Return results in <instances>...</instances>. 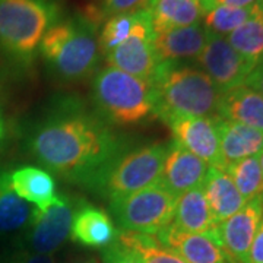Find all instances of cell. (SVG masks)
<instances>
[{
    "label": "cell",
    "instance_id": "d4e9b609",
    "mask_svg": "<svg viewBox=\"0 0 263 263\" xmlns=\"http://www.w3.org/2000/svg\"><path fill=\"white\" fill-rule=\"evenodd\" d=\"M34 208L15 193L9 173H0V234H10L28 226Z\"/></svg>",
    "mask_w": 263,
    "mask_h": 263
},
{
    "label": "cell",
    "instance_id": "cb8c5ba5",
    "mask_svg": "<svg viewBox=\"0 0 263 263\" xmlns=\"http://www.w3.org/2000/svg\"><path fill=\"white\" fill-rule=\"evenodd\" d=\"M228 43L235 51L257 65L263 59V0L256 3L254 13L237 29L228 34Z\"/></svg>",
    "mask_w": 263,
    "mask_h": 263
},
{
    "label": "cell",
    "instance_id": "83f0119b",
    "mask_svg": "<svg viewBox=\"0 0 263 263\" xmlns=\"http://www.w3.org/2000/svg\"><path fill=\"white\" fill-rule=\"evenodd\" d=\"M135 19H136V10L119 13L105 21L101 34L98 37V47L104 56L127 40L135 25Z\"/></svg>",
    "mask_w": 263,
    "mask_h": 263
},
{
    "label": "cell",
    "instance_id": "8d00e7d4",
    "mask_svg": "<svg viewBox=\"0 0 263 263\" xmlns=\"http://www.w3.org/2000/svg\"><path fill=\"white\" fill-rule=\"evenodd\" d=\"M5 139V126H3V120H2V116H0V145Z\"/></svg>",
    "mask_w": 263,
    "mask_h": 263
},
{
    "label": "cell",
    "instance_id": "3957f363",
    "mask_svg": "<svg viewBox=\"0 0 263 263\" xmlns=\"http://www.w3.org/2000/svg\"><path fill=\"white\" fill-rule=\"evenodd\" d=\"M97 28L94 19H60L46 32L38 51L51 72L63 81L85 79L98 65Z\"/></svg>",
    "mask_w": 263,
    "mask_h": 263
},
{
    "label": "cell",
    "instance_id": "d6986e66",
    "mask_svg": "<svg viewBox=\"0 0 263 263\" xmlns=\"http://www.w3.org/2000/svg\"><path fill=\"white\" fill-rule=\"evenodd\" d=\"M143 8L154 32L195 25L206 13L202 0H148Z\"/></svg>",
    "mask_w": 263,
    "mask_h": 263
},
{
    "label": "cell",
    "instance_id": "44dd1931",
    "mask_svg": "<svg viewBox=\"0 0 263 263\" xmlns=\"http://www.w3.org/2000/svg\"><path fill=\"white\" fill-rule=\"evenodd\" d=\"M171 224L180 231L196 234H209L218 228L202 186L177 196Z\"/></svg>",
    "mask_w": 263,
    "mask_h": 263
},
{
    "label": "cell",
    "instance_id": "d590c367",
    "mask_svg": "<svg viewBox=\"0 0 263 263\" xmlns=\"http://www.w3.org/2000/svg\"><path fill=\"white\" fill-rule=\"evenodd\" d=\"M214 3H215V0H202V5H203V9H205V12L214 9Z\"/></svg>",
    "mask_w": 263,
    "mask_h": 263
},
{
    "label": "cell",
    "instance_id": "52a82bcc",
    "mask_svg": "<svg viewBox=\"0 0 263 263\" xmlns=\"http://www.w3.org/2000/svg\"><path fill=\"white\" fill-rule=\"evenodd\" d=\"M176 200L160 181L129 196L110 200L117 224L123 231L157 235L173 222Z\"/></svg>",
    "mask_w": 263,
    "mask_h": 263
},
{
    "label": "cell",
    "instance_id": "5b68a950",
    "mask_svg": "<svg viewBox=\"0 0 263 263\" xmlns=\"http://www.w3.org/2000/svg\"><path fill=\"white\" fill-rule=\"evenodd\" d=\"M92 92L98 110L114 124H138L154 113L152 84L110 66L95 75Z\"/></svg>",
    "mask_w": 263,
    "mask_h": 263
},
{
    "label": "cell",
    "instance_id": "4316f807",
    "mask_svg": "<svg viewBox=\"0 0 263 263\" xmlns=\"http://www.w3.org/2000/svg\"><path fill=\"white\" fill-rule=\"evenodd\" d=\"M256 5L250 8H230L215 6L203 15V27L208 32L216 35H228L254 13Z\"/></svg>",
    "mask_w": 263,
    "mask_h": 263
},
{
    "label": "cell",
    "instance_id": "9a60e30c",
    "mask_svg": "<svg viewBox=\"0 0 263 263\" xmlns=\"http://www.w3.org/2000/svg\"><path fill=\"white\" fill-rule=\"evenodd\" d=\"M113 219L101 208L81 203L73 214L70 238L79 245L92 249H107L117 238Z\"/></svg>",
    "mask_w": 263,
    "mask_h": 263
},
{
    "label": "cell",
    "instance_id": "9c48e42d",
    "mask_svg": "<svg viewBox=\"0 0 263 263\" xmlns=\"http://www.w3.org/2000/svg\"><path fill=\"white\" fill-rule=\"evenodd\" d=\"M73 214L75 211L70 199L62 195L46 209L34 208L27 226L28 250L43 254L57 252L70 235Z\"/></svg>",
    "mask_w": 263,
    "mask_h": 263
},
{
    "label": "cell",
    "instance_id": "ac0fdd59",
    "mask_svg": "<svg viewBox=\"0 0 263 263\" xmlns=\"http://www.w3.org/2000/svg\"><path fill=\"white\" fill-rule=\"evenodd\" d=\"M216 116L263 132V97L241 85L221 94Z\"/></svg>",
    "mask_w": 263,
    "mask_h": 263
},
{
    "label": "cell",
    "instance_id": "8fae6325",
    "mask_svg": "<svg viewBox=\"0 0 263 263\" xmlns=\"http://www.w3.org/2000/svg\"><path fill=\"white\" fill-rule=\"evenodd\" d=\"M174 142L205 161L211 167L221 168L219 133L216 117H183L168 124Z\"/></svg>",
    "mask_w": 263,
    "mask_h": 263
},
{
    "label": "cell",
    "instance_id": "4fadbf2b",
    "mask_svg": "<svg viewBox=\"0 0 263 263\" xmlns=\"http://www.w3.org/2000/svg\"><path fill=\"white\" fill-rule=\"evenodd\" d=\"M162 245L173 249L187 263H238L219 240L218 228L209 234L180 231L173 224L157 234Z\"/></svg>",
    "mask_w": 263,
    "mask_h": 263
},
{
    "label": "cell",
    "instance_id": "277c9868",
    "mask_svg": "<svg viewBox=\"0 0 263 263\" xmlns=\"http://www.w3.org/2000/svg\"><path fill=\"white\" fill-rule=\"evenodd\" d=\"M62 16L59 0H0V53L27 65Z\"/></svg>",
    "mask_w": 263,
    "mask_h": 263
},
{
    "label": "cell",
    "instance_id": "2e32d148",
    "mask_svg": "<svg viewBox=\"0 0 263 263\" xmlns=\"http://www.w3.org/2000/svg\"><path fill=\"white\" fill-rule=\"evenodd\" d=\"M208 31L199 22L190 27L154 32V47L161 62L196 59L206 44Z\"/></svg>",
    "mask_w": 263,
    "mask_h": 263
},
{
    "label": "cell",
    "instance_id": "7a4b0ae2",
    "mask_svg": "<svg viewBox=\"0 0 263 263\" xmlns=\"http://www.w3.org/2000/svg\"><path fill=\"white\" fill-rule=\"evenodd\" d=\"M152 88L154 114L167 124L183 117H216L221 91L200 69L161 62Z\"/></svg>",
    "mask_w": 263,
    "mask_h": 263
},
{
    "label": "cell",
    "instance_id": "7402d4cb",
    "mask_svg": "<svg viewBox=\"0 0 263 263\" xmlns=\"http://www.w3.org/2000/svg\"><path fill=\"white\" fill-rule=\"evenodd\" d=\"M12 189L21 199L34 203L37 209H46L57 199L56 181L53 176L43 168L22 165L9 173Z\"/></svg>",
    "mask_w": 263,
    "mask_h": 263
},
{
    "label": "cell",
    "instance_id": "4dcf8cb0",
    "mask_svg": "<svg viewBox=\"0 0 263 263\" xmlns=\"http://www.w3.org/2000/svg\"><path fill=\"white\" fill-rule=\"evenodd\" d=\"M5 263H56V260L53 254L35 253L28 249H22L15 252Z\"/></svg>",
    "mask_w": 263,
    "mask_h": 263
},
{
    "label": "cell",
    "instance_id": "e575fe53",
    "mask_svg": "<svg viewBox=\"0 0 263 263\" xmlns=\"http://www.w3.org/2000/svg\"><path fill=\"white\" fill-rule=\"evenodd\" d=\"M65 263H100L98 259H95L92 256H76V257H70L67 259Z\"/></svg>",
    "mask_w": 263,
    "mask_h": 263
},
{
    "label": "cell",
    "instance_id": "d6a6232c",
    "mask_svg": "<svg viewBox=\"0 0 263 263\" xmlns=\"http://www.w3.org/2000/svg\"><path fill=\"white\" fill-rule=\"evenodd\" d=\"M245 85L263 97V59L254 66L250 75L247 76Z\"/></svg>",
    "mask_w": 263,
    "mask_h": 263
},
{
    "label": "cell",
    "instance_id": "f1b7e54d",
    "mask_svg": "<svg viewBox=\"0 0 263 263\" xmlns=\"http://www.w3.org/2000/svg\"><path fill=\"white\" fill-rule=\"evenodd\" d=\"M148 0H101L98 16L100 18H110L119 13L133 12L143 8Z\"/></svg>",
    "mask_w": 263,
    "mask_h": 263
},
{
    "label": "cell",
    "instance_id": "ba28073f",
    "mask_svg": "<svg viewBox=\"0 0 263 263\" xmlns=\"http://www.w3.org/2000/svg\"><path fill=\"white\" fill-rule=\"evenodd\" d=\"M110 67L152 84L161 60L154 47V29L145 8L136 10L135 25L130 35L120 46L105 54Z\"/></svg>",
    "mask_w": 263,
    "mask_h": 263
},
{
    "label": "cell",
    "instance_id": "6da1fadb",
    "mask_svg": "<svg viewBox=\"0 0 263 263\" xmlns=\"http://www.w3.org/2000/svg\"><path fill=\"white\" fill-rule=\"evenodd\" d=\"M119 141L100 119L69 110L48 117L29 139L44 167L67 180H100L117 158Z\"/></svg>",
    "mask_w": 263,
    "mask_h": 263
},
{
    "label": "cell",
    "instance_id": "30bf717a",
    "mask_svg": "<svg viewBox=\"0 0 263 263\" xmlns=\"http://www.w3.org/2000/svg\"><path fill=\"white\" fill-rule=\"evenodd\" d=\"M196 62L221 94L245 85L254 67L231 47L226 37L212 32H208L206 44L196 57Z\"/></svg>",
    "mask_w": 263,
    "mask_h": 263
},
{
    "label": "cell",
    "instance_id": "836d02e7",
    "mask_svg": "<svg viewBox=\"0 0 263 263\" xmlns=\"http://www.w3.org/2000/svg\"><path fill=\"white\" fill-rule=\"evenodd\" d=\"M260 0H215V6H230V8H250Z\"/></svg>",
    "mask_w": 263,
    "mask_h": 263
},
{
    "label": "cell",
    "instance_id": "f546056e",
    "mask_svg": "<svg viewBox=\"0 0 263 263\" xmlns=\"http://www.w3.org/2000/svg\"><path fill=\"white\" fill-rule=\"evenodd\" d=\"M103 263H139L138 259L133 254L126 250L123 246H120L117 241L113 245L104 249L103 252Z\"/></svg>",
    "mask_w": 263,
    "mask_h": 263
},
{
    "label": "cell",
    "instance_id": "603a6c76",
    "mask_svg": "<svg viewBox=\"0 0 263 263\" xmlns=\"http://www.w3.org/2000/svg\"><path fill=\"white\" fill-rule=\"evenodd\" d=\"M116 241L129 250L139 263H187L177 252L162 245L157 235L122 231Z\"/></svg>",
    "mask_w": 263,
    "mask_h": 263
},
{
    "label": "cell",
    "instance_id": "5bb4252c",
    "mask_svg": "<svg viewBox=\"0 0 263 263\" xmlns=\"http://www.w3.org/2000/svg\"><path fill=\"white\" fill-rule=\"evenodd\" d=\"M206 171L205 161L174 142L167 149L160 183L177 197L192 189L200 187L205 181Z\"/></svg>",
    "mask_w": 263,
    "mask_h": 263
},
{
    "label": "cell",
    "instance_id": "e0dca14e",
    "mask_svg": "<svg viewBox=\"0 0 263 263\" xmlns=\"http://www.w3.org/2000/svg\"><path fill=\"white\" fill-rule=\"evenodd\" d=\"M221 170L249 157L259 155L263 149V132L246 124L218 117Z\"/></svg>",
    "mask_w": 263,
    "mask_h": 263
},
{
    "label": "cell",
    "instance_id": "8992f818",
    "mask_svg": "<svg viewBox=\"0 0 263 263\" xmlns=\"http://www.w3.org/2000/svg\"><path fill=\"white\" fill-rule=\"evenodd\" d=\"M167 149L164 143H151L117 157L98 180L104 195L114 200L158 183Z\"/></svg>",
    "mask_w": 263,
    "mask_h": 263
},
{
    "label": "cell",
    "instance_id": "484cf974",
    "mask_svg": "<svg viewBox=\"0 0 263 263\" xmlns=\"http://www.w3.org/2000/svg\"><path fill=\"white\" fill-rule=\"evenodd\" d=\"M224 171L231 177L235 187L246 202L263 193V174L259 164V155L230 164Z\"/></svg>",
    "mask_w": 263,
    "mask_h": 263
},
{
    "label": "cell",
    "instance_id": "7c38bea8",
    "mask_svg": "<svg viewBox=\"0 0 263 263\" xmlns=\"http://www.w3.org/2000/svg\"><path fill=\"white\" fill-rule=\"evenodd\" d=\"M263 218V193L249 200L237 214L218 226V235L230 256L238 263H249L250 247Z\"/></svg>",
    "mask_w": 263,
    "mask_h": 263
},
{
    "label": "cell",
    "instance_id": "1f68e13d",
    "mask_svg": "<svg viewBox=\"0 0 263 263\" xmlns=\"http://www.w3.org/2000/svg\"><path fill=\"white\" fill-rule=\"evenodd\" d=\"M249 263H263V218L250 247Z\"/></svg>",
    "mask_w": 263,
    "mask_h": 263
},
{
    "label": "cell",
    "instance_id": "ffe728a7",
    "mask_svg": "<svg viewBox=\"0 0 263 263\" xmlns=\"http://www.w3.org/2000/svg\"><path fill=\"white\" fill-rule=\"evenodd\" d=\"M202 187L218 226L247 203L224 170L209 167Z\"/></svg>",
    "mask_w": 263,
    "mask_h": 263
},
{
    "label": "cell",
    "instance_id": "74e56055",
    "mask_svg": "<svg viewBox=\"0 0 263 263\" xmlns=\"http://www.w3.org/2000/svg\"><path fill=\"white\" fill-rule=\"evenodd\" d=\"M259 164H260V170H262V174H263V149L262 152L259 154Z\"/></svg>",
    "mask_w": 263,
    "mask_h": 263
}]
</instances>
